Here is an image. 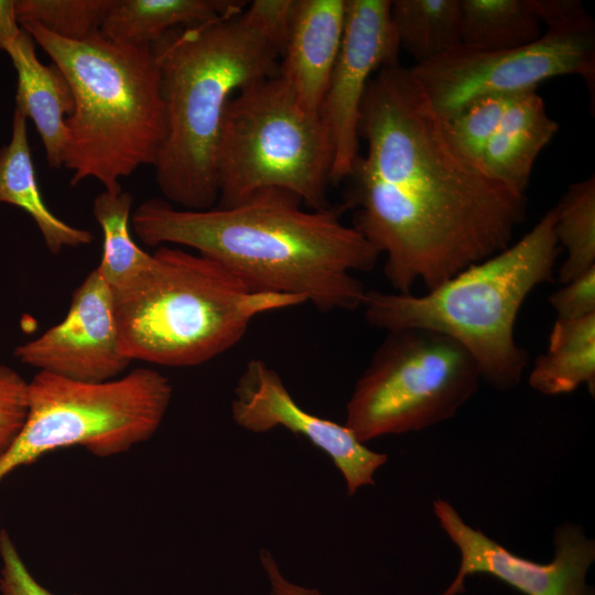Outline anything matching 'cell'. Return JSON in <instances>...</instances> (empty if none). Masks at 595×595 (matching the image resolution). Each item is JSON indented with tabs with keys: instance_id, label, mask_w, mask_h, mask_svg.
Listing matches in <instances>:
<instances>
[{
	"instance_id": "obj_1",
	"label": "cell",
	"mask_w": 595,
	"mask_h": 595,
	"mask_svg": "<svg viewBox=\"0 0 595 595\" xmlns=\"http://www.w3.org/2000/svg\"><path fill=\"white\" fill-rule=\"evenodd\" d=\"M358 132L367 151L348 177L354 227L386 256L396 292L434 289L511 244L526 194L454 145L409 67L396 62L370 79Z\"/></svg>"
},
{
	"instance_id": "obj_2",
	"label": "cell",
	"mask_w": 595,
	"mask_h": 595,
	"mask_svg": "<svg viewBox=\"0 0 595 595\" xmlns=\"http://www.w3.org/2000/svg\"><path fill=\"white\" fill-rule=\"evenodd\" d=\"M282 190L257 192L231 206L203 210L149 198L133 212L134 234L147 246L190 247L223 266L251 291L286 294L322 312L361 307L364 284L380 256L339 210L304 209Z\"/></svg>"
},
{
	"instance_id": "obj_3",
	"label": "cell",
	"mask_w": 595,
	"mask_h": 595,
	"mask_svg": "<svg viewBox=\"0 0 595 595\" xmlns=\"http://www.w3.org/2000/svg\"><path fill=\"white\" fill-rule=\"evenodd\" d=\"M294 0H255L234 15L176 28L151 45L161 77L166 134L156 184L180 208L216 206L223 116L240 89L278 74Z\"/></svg>"
},
{
	"instance_id": "obj_4",
	"label": "cell",
	"mask_w": 595,
	"mask_h": 595,
	"mask_svg": "<svg viewBox=\"0 0 595 595\" xmlns=\"http://www.w3.org/2000/svg\"><path fill=\"white\" fill-rule=\"evenodd\" d=\"M64 73L75 108L65 120L63 166L69 183L95 178L104 191L142 165H154L166 134L161 77L151 45L119 44L99 31L83 41L20 25Z\"/></svg>"
},
{
	"instance_id": "obj_5",
	"label": "cell",
	"mask_w": 595,
	"mask_h": 595,
	"mask_svg": "<svg viewBox=\"0 0 595 595\" xmlns=\"http://www.w3.org/2000/svg\"><path fill=\"white\" fill-rule=\"evenodd\" d=\"M554 223L552 207L521 239L421 295L367 290V322L386 332L444 334L470 354L482 380L500 391L517 387L528 356L515 337L516 318L529 294L553 280L561 250Z\"/></svg>"
},
{
	"instance_id": "obj_6",
	"label": "cell",
	"mask_w": 595,
	"mask_h": 595,
	"mask_svg": "<svg viewBox=\"0 0 595 595\" xmlns=\"http://www.w3.org/2000/svg\"><path fill=\"white\" fill-rule=\"evenodd\" d=\"M113 300L121 354L166 367L206 363L234 347L257 316L305 303L253 292L214 260L169 246Z\"/></svg>"
},
{
	"instance_id": "obj_7",
	"label": "cell",
	"mask_w": 595,
	"mask_h": 595,
	"mask_svg": "<svg viewBox=\"0 0 595 595\" xmlns=\"http://www.w3.org/2000/svg\"><path fill=\"white\" fill-rule=\"evenodd\" d=\"M333 148L320 116L305 111L274 75L232 96L216 151L218 206L264 190L298 196L313 210L328 208Z\"/></svg>"
},
{
	"instance_id": "obj_8",
	"label": "cell",
	"mask_w": 595,
	"mask_h": 595,
	"mask_svg": "<svg viewBox=\"0 0 595 595\" xmlns=\"http://www.w3.org/2000/svg\"><path fill=\"white\" fill-rule=\"evenodd\" d=\"M172 392L170 380L152 368L102 382L39 371L29 381L25 422L0 458V482L62 448L82 446L98 457L128 452L156 433Z\"/></svg>"
},
{
	"instance_id": "obj_9",
	"label": "cell",
	"mask_w": 595,
	"mask_h": 595,
	"mask_svg": "<svg viewBox=\"0 0 595 595\" xmlns=\"http://www.w3.org/2000/svg\"><path fill=\"white\" fill-rule=\"evenodd\" d=\"M482 380L470 354L424 328L388 332L357 380L345 425L361 442L425 430L454 416Z\"/></svg>"
},
{
	"instance_id": "obj_10",
	"label": "cell",
	"mask_w": 595,
	"mask_h": 595,
	"mask_svg": "<svg viewBox=\"0 0 595 595\" xmlns=\"http://www.w3.org/2000/svg\"><path fill=\"white\" fill-rule=\"evenodd\" d=\"M409 68L444 119L477 98L536 90L540 83L555 76L578 75L594 87L595 24L589 15L547 29L537 41L510 50L459 45Z\"/></svg>"
},
{
	"instance_id": "obj_11",
	"label": "cell",
	"mask_w": 595,
	"mask_h": 595,
	"mask_svg": "<svg viewBox=\"0 0 595 595\" xmlns=\"http://www.w3.org/2000/svg\"><path fill=\"white\" fill-rule=\"evenodd\" d=\"M432 509L440 527L457 548V572L441 595H461L466 580L485 574L507 584L523 595H594L586 582L595 561V541L572 522L554 529V555L548 563L522 558L467 524L454 506L435 499Z\"/></svg>"
},
{
	"instance_id": "obj_12",
	"label": "cell",
	"mask_w": 595,
	"mask_h": 595,
	"mask_svg": "<svg viewBox=\"0 0 595 595\" xmlns=\"http://www.w3.org/2000/svg\"><path fill=\"white\" fill-rule=\"evenodd\" d=\"M390 0H345L340 48L320 109L333 148L331 182L348 178L359 155V119L371 75L398 61Z\"/></svg>"
},
{
	"instance_id": "obj_13",
	"label": "cell",
	"mask_w": 595,
	"mask_h": 595,
	"mask_svg": "<svg viewBox=\"0 0 595 595\" xmlns=\"http://www.w3.org/2000/svg\"><path fill=\"white\" fill-rule=\"evenodd\" d=\"M235 423L253 433L278 426L304 436L324 452L343 475L348 496L374 486L388 455L368 448L345 424L317 416L292 398L280 375L262 359H251L240 375L231 401Z\"/></svg>"
},
{
	"instance_id": "obj_14",
	"label": "cell",
	"mask_w": 595,
	"mask_h": 595,
	"mask_svg": "<svg viewBox=\"0 0 595 595\" xmlns=\"http://www.w3.org/2000/svg\"><path fill=\"white\" fill-rule=\"evenodd\" d=\"M13 355L39 371L82 382L120 377L131 364L119 348L111 290L97 269L73 292L65 317Z\"/></svg>"
},
{
	"instance_id": "obj_15",
	"label": "cell",
	"mask_w": 595,
	"mask_h": 595,
	"mask_svg": "<svg viewBox=\"0 0 595 595\" xmlns=\"http://www.w3.org/2000/svg\"><path fill=\"white\" fill-rule=\"evenodd\" d=\"M345 0H294L278 75L307 112L320 116L345 26Z\"/></svg>"
},
{
	"instance_id": "obj_16",
	"label": "cell",
	"mask_w": 595,
	"mask_h": 595,
	"mask_svg": "<svg viewBox=\"0 0 595 595\" xmlns=\"http://www.w3.org/2000/svg\"><path fill=\"white\" fill-rule=\"evenodd\" d=\"M4 52L18 75L14 109L33 121L48 165L60 169L67 140L65 120L75 108L69 82L55 63L45 65L37 58L35 42L22 28Z\"/></svg>"
},
{
	"instance_id": "obj_17",
	"label": "cell",
	"mask_w": 595,
	"mask_h": 595,
	"mask_svg": "<svg viewBox=\"0 0 595 595\" xmlns=\"http://www.w3.org/2000/svg\"><path fill=\"white\" fill-rule=\"evenodd\" d=\"M558 130L537 89L521 93L488 141L483 166L511 190L526 194L534 162Z\"/></svg>"
},
{
	"instance_id": "obj_18",
	"label": "cell",
	"mask_w": 595,
	"mask_h": 595,
	"mask_svg": "<svg viewBox=\"0 0 595 595\" xmlns=\"http://www.w3.org/2000/svg\"><path fill=\"white\" fill-rule=\"evenodd\" d=\"M26 120L23 113L14 109L11 139L0 149V204L24 210L36 224L46 248L54 255L65 247L89 245L94 240L90 231L65 223L44 203L35 176Z\"/></svg>"
},
{
	"instance_id": "obj_19",
	"label": "cell",
	"mask_w": 595,
	"mask_h": 595,
	"mask_svg": "<svg viewBox=\"0 0 595 595\" xmlns=\"http://www.w3.org/2000/svg\"><path fill=\"white\" fill-rule=\"evenodd\" d=\"M246 6L238 0H113L99 33L119 44L152 45L173 29L234 15Z\"/></svg>"
},
{
	"instance_id": "obj_20",
	"label": "cell",
	"mask_w": 595,
	"mask_h": 595,
	"mask_svg": "<svg viewBox=\"0 0 595 595\" xmlns=\"http://www.w3.org/2000/svg\"><path fill=\"white\" fill-rule=\"evenodd\" d=\"M530 387L545 396L566 394L582 385L595 394V315L577 321H556L548 349L529 374Z\"/></svg>"
},
{
	"instance_id": "obj_21",
	"label": "cell",
	"mask_w": 595,
	"mask_h": 595,
	"mask_svg": "<svg viewBox=\"0 0 595 595\" xmlns=\"http://www.w3.org/2000/svg\"><path fill=\"white\" fill-rule=\"evenodd\" d=\"M463 46L500 51L537 41L542 21L536 0H461Z\"/></svg>"
},
{
	"instance_id": "obj_22",
	"label": "cell",
	"mask_w": 595,
	"mask_h": 595,
	"mask_svg": "<svg viewBox=\"0 0 595 595\" xmlns=\"http://www.w3.org/2000/svg\"><path fill=\"white\" fill-rule=\"evenodd\" d=\"M132 203V195L126 191L117 194L102 191L93 203V214L104 237L101 259L96 269L113 296L137 282L153 262V253L140 248L131 236Z\"/></svg>"
},
{
	"instance_id": "obj_23",
	"label": "cell",
	"mask_w": 595,
	"mask_h": 595,
	"mask_svg": "<svg viewBox=\"0 0 595 595\" xmlns=\"http://www.w3.org/2000/svg\"><path fill=\"white\" fill-rule=\"evenodd\" d=\"M391 21L400 47L421 64L462 44L461 0H393Z\"/></svg>"
},
{
	"instance_id": "obj_24",
	"label": "cell",
	"mask_w": 595,
	"mask_h": 595,
	"mask_svg": "<svg viewBox=\"0 0 595 595\" xmlns=\"http://www.w3.org/2000/svg\"><path fill=\"white\" fill-rule=\"evenodd\" d=\"M554 232L566 257L558 271L563 284L595 267V176L571 184L554 206Z\"/></svg>"
},
{
	"instance_id": "obj_25",
	"label": "cell",
	"mask_w": 595,
	"mask_h": 595,
	"mask_svg": "<svg viewBox=\"0 0 595 595\" xmlns=\"http://www.w3.org/2000/svg\"><path fill=\"white\" fill-rule=\"evenodd\" d=\"M113 0H15L19 24L34 23L71 41L98 32Z\"/></svg>"
},
{
	"instance_id": "obj_26",
	"label": "cell",
	"mask_w": 595,
	"mask_h": 595,
	"mask_svg": "<svg viewBox=\"0 0 595 595\" xmlns=\"http://www.w3.org/2000/svg\"><path fill=\"white\" fill-rule=\"evenodd\" d=\"M518 95L484 96L444 119L454 145L465 156L483 165L485 148Z\"/></svg>"
},
{
	"instance_id": "obj_27",
	"label": "cell",
	"mask_w": 595,
	"mask_h": 595,
	"mask_svg": "<svg viewBox=\"0 0 595 595\" xmlns=\"http://www.w3.org/2000/svg\"><path fill=\"white\" fill-rule=\"evenodd\" d=\"M29 381L0 364V458L20 433L28 414Z\"/></svg>"
},
{
	"instance_id": "obj_28",
	"label": "cell",
	"mask_w": 595,
	"mask_h": 595,
	"mask_svg": "<svg viewBox=\"0 0 595 595\" xmlns=\"http://www.w3.org/2000/svg\"><path fill=\"white\" fill-rule=\"evenodd\" d=\"M0 558L1 595H54L33 577L6 529L0 530Z\"/></svg>"
},
{
	"instance_id": "obj_29",
	"label": "cell",
	"mask_w": 595,
	"mask_h": 595,
	"mask_svg": "<svg viewBox=\"0 0 595 595\" xmlns=\"http://www.w3.org/2000/svg\"><path fill=\"white\" fill-rule=\"evenodd\" d=\"M549 302L556 321H577L595 315V267L563 283L551 294Z\"/></svg>"
},
{
	"instance_id": "obj_30",
	"label": "cell",
	"mask_w": 595,
	"mask_h": 595,
	"mask_svg": "<svg viewBox=\"0 0 595 595\" xmlns=\"http://www.w3.org/2000/svg\"><path fill=\"white\" fill-rule=\"evenodd\" d=\"M536 1L540 19L548 29L572 24L589 17L583 3L576 0Z\"/></svg>"
},
{
	"instance_id": "obj_31",
	"label": "cell",
	"mask_w": 595,
	"mask_h": 595,
	"mask_svg": "<svg viewBox=\"0 0 595 595\" xmlns=\"http://www.w3.org/2000/svg\"><path fill=\"white\" fill-rule=\"evenodd\" d=\"M259 561L268 582L269 595H324L316 588L306 587L286 578L269 550L260 549Z\"/></svg>"
},
{
	"instance_id": "obj_32",
	"label": "cell",
	"mask_w": 595,
	"mask_h": 595,
	"mask_svg": "<svg viewBox=\"0 0 595 595\" xmlns=\"http://www.w3.org/2000/svg\"><path fill=\"white\" fill-rule=\"evenodd\" d=\"M21 26L15 15V0H0V51L18 36Z\"/></svg>"
}]
</instances>
